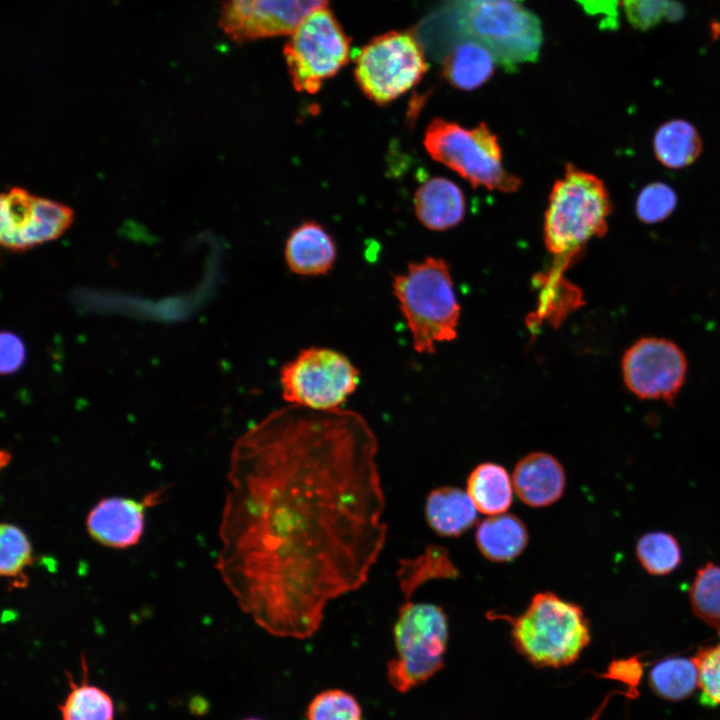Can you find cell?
<instances>
[{
  "label": "cell",
  "mask_w": 720,
  "mask_h": 720,
  "mask_svg": "<svg viewBox=\"0 0 720 720\" xmlns=\"http://www.w3.org/2000/svg\"><path fill=\"white\" fill-rule=\"evenodd\" d=\"M375 434L357 412L277 409L230 457L217 569L241 610L296 639L359 589L386 540Z\"/></svg>",
  "instance_id": "cell-1"
},
{
  "label": "cell",
  "mask_w": 720,
  "mask_h": 720,
  "mask_svg": "<svg viewBox=\"0 0 720 720\" xmlns=\"http://www.w3.org/2000/svg\"><path fill=\"white\" fill-rule=\"evenodd\" d=\"M487 617L507 621L516 650L537 667L567 666L578 659L590 641L589 624L581 607L552 592L535 594L519 615L489 611Z\"/></svg>",
  "instance_id": "cell-2"
},
{
  "label": "cell",
  "mask_w": 720,
  "mask_h": 720,
  "mask_svg": "<svg viewBox=\"0 0 720 720\" xmlns=\"http://www.w3.org/2000/svg\"><path fill=\"white\" fill-rule=\"evenodd\" d=\"M611 201L604 183L570 164L553 185L544 219L547 249L569 264L593 237L607 231Z\"/></svg>",
  "instance_id": "cell-3"
},
{
  "label": "cell",
  "mask_w": 720,
  "mask_h": 720,
  "mask_svg": "<svg viewBox=\"0 0 720 720\" xmlns=\"http://www.w3.org/2000/svg\"><path fill=\"white\" fill-rule=\"evenodd\" d=\"M393 292L418 353H433L436 343L456 337L460 307L444 260L410 263L394 277Z\"/></svg>",
  "instance_id": "cell-4"
},
{
  "label": "cell",
  "mask_w": 720,
  "mask_h": 720,
  "mask_svg": "<svg viewBox=\"0 0 720 720\" xmlns=\"http://www.w3.org/2000/svg\"><path fill=\"white\" fill-rule=\"evenodd\" d=\"M456 5L461 33L486 47L496 62L512 69L535 61L542 44L539 19L518 0H449Z\"/></svg>",
  "instance_id": "cell-5"
},
{
  "label": "cell",
  "mask_w": 720,
  "mask_h": 720,
  "mask_svg": "<svg viewBox=\"0 0 720 720\" xmlns=\"http://www.w3.org/2000/svg\"><path fill=\"white\" fill-rule=\"evenodd\" d=\"M396 657L387 665L393 688L407 692L438 672L444 663L448 620L435 604L406 601L393 628Z\"/></svg>",
  "instance_id": "cell-6"
},
{
  "label": "cell",
  "mask_w": 720,
  "mask_h": 720,
  "mask_svg": "<svg viewBox=\"0 0 720 720\" xmlns=\"http://www.w3.org/2000/svg\"><path fill=\"white\" fill-rule=\"evenodd\" d=\"M424 146L434 160L475 187L514 192L520 185V180L504 168L497 137L484 123L468 129L436 118L425 131Z\"/></svg>",
  "instance_id": "cell-7"
},
{
  "label": "cell",
  "mask_w": 720,
  "mask_h": 720,
  "mask_svg": "<svg viewBox=\"0 0 720 720\" xmlns=\"http://www.w3.org/2000/svg\"><path fill=\"white\" fill-rule=\"evenodd\" d=\"M427 69L417 38L409 31H389L362 47L354 76L368 99L385 105L418 84Z\"/></svg>",
  "instance_id": "cell-8"
},
{
  "label": "cell",
  "mask_w": 720,
  "mask_h": 720,
  "mask_svg": "<svg viewBox=\"0 0 720 720\" xmlns=\"http://www.w3.org/2000/svg\"><path fill=\"white\" fill-rule=\"evenodd\" d=\"M359 381V371L344 354L323 347L303 349L280 370L285 401L315 411L339 409Z\"/></svg>",
  "instance_id": "cell-9"
},
{
  "label": "cell",
  "mask_w": 720,
  "mask_h": 720,
  "mask_svg": "<svg viewBox=\"0 0 720 720\" xmlns=\"http://www.w3.org/2000/svg\"><path fill=\"white\" fill-rule=\"evenodd\" d=\"M293 87L314 94L349 61L350 38L327 8L309 15L283 48Z\"/></svg>",
  "instance_id": "cell-10"
},
{
  "label": "cell",
  "mask_w": 720,
  "mask_h": 720,
  "mask_svg": "<svg viewBox=\"0 0 720 720\" xmlns=\"http://www.w3.org/2000/svg\"><path fill=\"white\" fill-rule=\"evenodd\" d=\"M0 241L11 251H24L59 238L72 224L73 210L19 187L1 196Z\"/></svg>",
  "instance_id": "cell-11"
},
{
  "label": "cell",
  "mask_w": 720,
  "mask_h": 720,
  "mask_svg": "<svg viewBox=\"0 0 720 720\" xmlns=\"http://www.w3.org/2000/svg\"><path fill=\"white\" fill-rule=\"evenodd\" d=\"M621 369L625 386L636 397L672 401L685 381L687 360L674 342L643 337L625 351Z\"/></svg>",
  "instance_id": "cell-12"
},
{
  "label": "cell",
  "mask_w": 720,
  "mask_h": 720,
  "mask_svg": "<svg viewBox=\"0 0 720 720\" xmlns=\"http://www.w3.org/2000/svg\"><path fill=\"white\" fill-rule=\"evenodd\" d=\"M330 0H226L219 26L229 39L249 41L290 35L309 15Z\"/></svg>",
  "instance_id": "cell-13"
},
{
  "label": "cell",
  "mask_w": 720,
  "mask_h": 720,
  "mask_svg": "<svg viewBox=\"0 0 720 720\" xmlns=\"http://www.w3.org/2000/svg\"><path fill=\"white\" fill-rule=\"evenodd\" d=\"M147 498L137 501L125 497L101 499L88 513L86 526L89 535L98 543L116 549L128 548L140 540L145 523Z\"/></svg>",
  "instance_id": "cell-14"
},
{
  "label": "cell",
  "mask_w": 720,
  "mask_h": 720,
  "mask_svg": "<svg viewBox=\"0 0 720 720\" xmlns=\"http://www.w3.org/2000/svg\"><path fill=\"white\" fill-rule=\"evenodd\" d=\"M562 465L552 455L534 452L515 466L512 484L517 496L532 507H545L556 502L565 489Z\"/></svg>",
  "instance_id": "cell-15"
},
{
  "label": "cell",
  "mask_w": 720,
  "mask_h": 720,
  "mask_svg": "<svg viewBox=\"0 0 720 720\" xmlns=\"http://www.w3.org/2000/svg\"><path fill=\"white\" fill-rule=\"evenodd\" d=\"M289 269L302 276L324 275L333 267L337 248L331 234L315 221L291 230L284 249Z\"/></svg>",
  "instance_id": "cell-16"
},
{
  "label": "cell",
  "mask_w": 720,
  "mask_h": 720,
  "mask_svg": "<svg viewBox=\"0 0 720 720\" xmlns=\"http://www.w3.org/2000/svg\"><path fill=\"white\" fill-rule=\"evenodd\" d=\"M415 213L430 230L443 231L459 224L465 213V198L461 189L443 177H433L415 193Z\"/></svg>",
  "instance_id": "cell-17"
},
{
  "label": "cell",
  "mask_w": 720,
  "mask_h": 720,
  "mask_svg": "<svg viewBox=\"0 0 720 720\" xmlns=\"http://www.w3.org/2000/svg\"><path fill=\"white\" fill-rule=\"evenodd\" d=\"M477 511L468 493L456 487L432 490L425 503L428 524L446 537H456L468 530L477 519Z\"/></svg>",
  "instance_id": "cell-18"
},
{
  "label": "cell",
  "mask_w": 720,
  "mask_h": 720,
  "mask_svg": "<svg viewBox=\"0 0 720 720\" xmlns=\"http://www.w3.org/2000/svg\"><path fill=\"white\" fill-rule=\"evenodd\" d=\"M475 540L488 560L508 562L523 552L528 543V533L518 517L502 513L483 520L477 527Z\"/></svg>",
  "instance_id": "cell-19"
},
{
  "label": "cell",
  "mask_w": 720,
  "mask_h": 720,
  "mask_svg": "<svg viewBox=\"0 0 720 720\" xmlns=\"http://www.w3.org/2000/svg\"><path fill=\"white\" fill-rule=\"evenodd\" d=\"M495 59L482 44L464 40L443 61V75L455 88L473 90L487 82L494 72Z\"/></svg>",
  "instance_id": "cell-20"
},
{
  "label": "cell",
  "mask_w": 720,
  "mask_h": 720,
  "mask_svg": "<svg viewBox=\"0 0 720 720\" xmlns=\"http://www.w3.org/2000/svg\"><path fill=\"white\" fill-rule=\"evenodd\" d=\"M653 148L657 160L670 169L692 164L700 155L702 141L695 127L681 119L669 120L656 131Z\"/></svg>",
  "instance_id": "cell-21"
},
{
  "label": "cell",
  "mask_w": 720,
  "mask_h": 720,
  "mask_svg": "<svg viewBox=\"0 0 720 720\" xmlns=\"http://www.w3.org/2000/svg\"><path fill=\"white\" fill-rule=\"evenodd\" d=\"M513 484L495 463L478 465L469 475L467 493L478 511L489 516L505 513L512 502Z\"/></svg>",
  "instance_id": "cell-22"
},
{
  "label": "cell",
  "mask_w": 720,
  "mask_h": 720,
  "mask_svg": "<svg viewBox=\"0 0 720 720\" xmlns=\"http://www.w3.org/2000/svg\"><path fill=\"white\" fill-rule=\"evenodd\" d=\"M83 678L77 684L68 674L69 693L59 705L62 720H113L114 704L110 695L87 682V668L82 658Z\"/></svg>",
  "instance_id": "cell-23"
},
{
  "label": "cell",
  "mask_w": 720,
  "mask_h": 720,
  "mask_svg": "<svg viewBox=\"0 0 720 720\" xmlns=\"http://www.w3.org/2000/svg\"><path fill=\"white\" fill-rule=\"evenodd\" d=\"M650 685L661 697L680 700L689 696L698 685L694 658H668L657 663L650 672Z\"/></svg>",
  "instance_id": "cell-24"
},
{
  "label": "cell",
  "mask_w": 720,
  "mask_h": 720,
  "mask_svg": "<svg viewBox=\"0 0 720 720\" xmlns=\"http://www.w3.org/2000/svg\"><path fill=\"white\" fill-rule=\"evenodd\" d=\"M31 543L18 526L3 523L0 527V573L15 587L27 584L25 569L32 564Z\"/></svg>",
  "instance_id": "cell-25"
},
{
  "label": "cell",
  "mask_w": 720,
  "mask_h": 720,
  "mask_svg": "<svg viewBox=\"0 0 720 720\" xmlns=\"http://www.w3.org/2000/svg\"><path fill=\"white\" fill-rule=\"evenodd\" d=\"M689 597L696 616L720 635V565L708 563L698 570Z\"/></svg>",
  "instance_id": "cell-26"
},
{
  "label": "cell",
  "mask_w": 720,
  "mask_h": 720,
  "mask_svg": "<svg viewBox=\"0 0 720 720\" xmlns=\"http://www.w3.org/2000/svg\"><path fill=\"white\" fill-rule=\"evenodd\" d=\"M456 575V570L449 561L447 555L439 547H429L427 551L415 558L401 560L397 572L400 588L406 598L425 581L437 577H450Z\"/></svg>",
  "instance_id": "cell-27"
},
{
  "label": "cell",
  "mask_w": 720,
  "mask_h": 720,
  "mask_svg": "<svg viewBox=\"0 0 720 720\" xmlns=\"http://www.w3.org/2000/svg\"><path fill=\"white\" fill-rule=\"evenodd\" d=\"M636 555L642 567L652 575H666L681 561V550L676 539L665 532H651L637 542Z\"/></svg>",
  "instance_id": "cell-28"
},
{
  "label": "cell",
  "mask_w": 720,
  "mask_h": 720,
  "mask_svg": "<svg viewBox=\"0 0 720 720\" xmlns=\"http://www.w3.org/2000/svg\"><path fill=\"white\" fill-rule=\"evenodd\" d=\"M306 717L307 720H362V709L352 694L328 689L311 700Z\"/></svg>",
  "instance_id": "cell-29"
},
{
  "label": "cell",
  "mask_w": 720,
  "mask_h": 720,
  "mask_svg": "<svg viewBox=\"0 0 720 720\" xmlns=\"http://www.w3.org/2000/svg\"><path fill=\"white\" fill-rule=\"evenodd\" d=\"M677 204L673 189L665 183H651L639 193L635 211L638 218L647 224L658 223L670 216Z\"/></svg>",
  "instance_id": "cell-30"
},
{
  "label": "cell",
  "mask_w": 720,
  "mask_h": 720,
  "mask_svg": "<svg viewBox=\"0 0 720 720\" xmlns=\"http://www.w3.org/2000/svg\"><path fill=\"white\" fill-rule=\"evenodd\" d=\"M702 701L720 705V643L698 651L694 657Z\"/></svg>",
  "instance_id": "cell-31"
},
{
  "label": "cell",
  "mask_w": 720,
  "mask_h": 720,
  "mask_svg": "<svg viewBox=\"0 0 720 720\" xmlns=\"http://www.w3.org/2000/svg\"><path fill=\"white\" fill-rule=\"evenodd\" d=\"M623 7L630 24L641 30L674 16L678 10L670 0H623Z\"/></svg>",
  "instance_id": "cell-32"
},
{
  "label": "cell",
  "mask_w": 720,
  "mask_h": 720,
  "mask_svg": "<svg viewBox=\"0 0 720 720\" xmlns=\"http://www.w3.org/2000/svg\"><path fill=\"white\" fill-rule=\"evenodd\" d=\"M1 346V373L11 374L17 371L25 361V346L22 340L11 332H2Z\"/></svg>",
  "instance_id": "cell-33"
},
{
  "label": "cell",
  "mask_w": 720,
  "mask_h": 720,
  "mask_svg": "<svg viewBox=\"0 0 720 720\" xmlns=\"http://www.w3.org/2000/svg\"><path fill=\"white\" fill-rule=\"evenodd\" d=\"M640 675V663L636 659L631 658L612 662L603 676L632 685L634 680L639 679Z\"/></svg>",
  "instance_id": "cell-34"
},
{
  "label": "cell",
  "mask_w": 720,
  "mask_h": 720,
  "mask_svg": "<svg viewBox=\"0 0 720 720\" xmlns=\"http://www.w3.org/2000/svg\"><path fill=\"white\" fill-rule=\"evenodd\" d=\"M242 720H262V719H259V718H246V719H242Z\"/></svg>",
  "instance_id": "cell-35"
}]
</instances>
